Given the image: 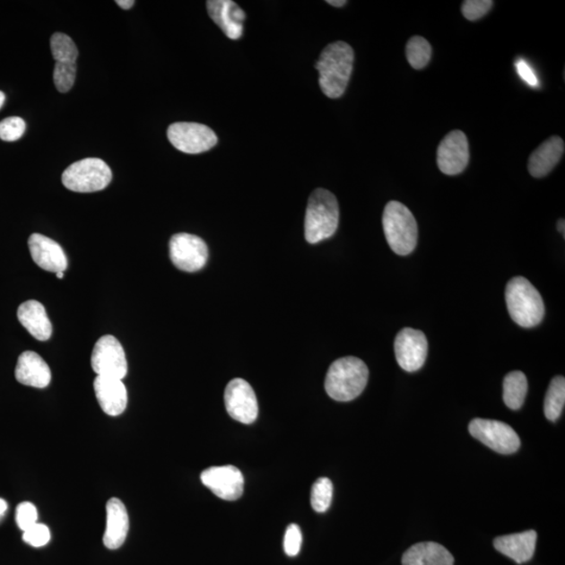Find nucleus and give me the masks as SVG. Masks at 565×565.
<instances>
[{"mask_svg": "<svg viewBox=\"0 0 565 565\" xmlns=\"http://www.w3.org/2000/svg\"><path fill=\"white\" fill-rule=\"evenodd\" d=\"M394 349L400 368L413 373L424 366L429 342L422 331L404 328L396 336Z\"/></svg>", "mask_w": 565, "mask_h": 565, "instance_id": "9b49d317", "label": "nucleus"}, {"mask_svg": "<svg viewBox=\"0 0 565 565\" xmlns=\"http://www.w3.org/2000/svg\"><path fill=\"white\" fill-rule=\"evenodd\" d=\"M91 368L97 376L123 380L128 372V363L121 343L115 336L100 337L91 354Z\"/></svg>", "mask_w": 565, "mask_h": 565, "instance_id": "9d476101", "label": "nucleus"}, {"mask_svg": "<svg viewBox=\"0 0 565 565\" xmlns=\"http://www.w3.org/2000/svg\"><path fill=\"white\" fill-rule=\"evenodd\" d=\"M565 404V379L557 376L552 379L544 398V414L546 419L555 422L561 418Z\"/></svg>", "mask_w": 565, "mask_h": 565, "instance_id": "393cba45", "label": "nucleus"}, {"mask_svg": "<svg viewBox=\"0 0 565 565\" xmlns=\"http://www.w3.org/2000/svg\"><path fill=\"white\" fill-rule=\"evenodd\" d=\"M224 404L230 416L243 424L254 423L259 413L254 388L241 378L231 380L226 387Z\"/></svg>", "mask_w": 565, "mask_h": 565, "instance_id": "f8f14e48", "label": "nucleus"}, {"mask_svg": "<svg viewBox=\"0 0 565 565\" xmlns=\"http://www.w3.org/2000/svg\"><path fill=\"white\" fill-rule=\"evenodd\" d=\"M15 377L23 386L44 388L52 380V372L40 355L33 351H27L18 358Z\"/></svg>", "mask_w": 565, "mask_h": 565, "instance_id": "6ab92c4d", "label": "nucleus"}, {"mask_svg": "<svg viewBox=\"0 0 565 565\" xmlns=\"http://www.w3.org/2000/svg\"><path fill=\"white\" fill-rule=\"evenodd\" d=\"M19 322L37 341L46 342L52 336L53 326L46 308L39 301L30 300L18 308Z\"/></svg>", "mask_w": 565, "mask_h": 565, "instance_id": "4be33fe9", "label": "nucleus"}, {"mask_svg": "<svg viewBox=\"0 0 565 565\" xmlns=\"http://www.w3.org/2000/svg\"><path fill=\"white\" fill-rule=\"evenodd\" d=\"M75 75H77V65L75 63H56L54 68V83L62 93L72 90Z\"/></svg>", "mask_w": 565, "mask_h": 565, "instance_id": "c85d7f7f", "label": "nucleus"}, {"mask_svg": "<svg viewBox=\"0 0 565 565\" xmlns=\"http://www.w3.org/2000/svg\"><path fill=\"white\" fill-rule=\"evenodd\" d=\"M469 159V143L463 131H451L439 143L437 161L439 171L443 174H461L467 168Z\"/></svg>", "mask_w": 565, "mask_h": 565, "instance_id": "ddd939ff", "label": "nucleus"}, {"mask_svg": "<svg viewBox=\"0 0 565 565\" xmlns=\"http://www.w3.org/2000/svg\"><path fill=\"white\" fill-rule=\"evenodd\" d=\"M369 369L360 358L348 356L333 362L326 373L325 388L332 399L354 400L367 387Z\"/></svg>", "mask_w": 565, "mask_h": 565, "instance_id": "f03ea898", "label": "nucleus"}, {"mask_svg": "<svg viewBox=\"0 0 565 565\" xmlns=\"http://www.w3.org/2000/svg\"><path fill=\"white\" fill-rule=\"evenodd\" d=\"M564 142L561 136H552L531 154L527 169L533 178H542L548 175L564 154Z\"/></svg>", "mask_w": 565, "mask_h": 565, "instance_id": "412c9836", "label": "nucleus"}, {"mask_svg": "<svg viewBox=\"0 0 565 565\" xmlns=\"http://www.w3.org/2000/svg\"><path fill=\"white\" fill-rule=\"evenodd\" d=\"M527 393V380L523 372L514 370L505 377L504 401L510 410L517 411L523 406Z\"/></svg>", "mask_w": 565, "mask_h": 565, "instance_id": "b1692460", "label": "nucleus"}, {"mask_svg": "<svg viewBox=\"0 0 565 565\" xmlns=\"http://www.w3.org/2000/svg\"><path fill=\"white\" fill-rule=\"evenodd\" d=\"M116 4L124 10H129L135 5L134 0H117Z\"/></svg>", "mask_w": 565, "mask_h": 565, "instance_id": "c9c22d12", "label": "nucleus"}, {"mask_svg": "<svg viewBox=\"0 0 565 565\" xmlns=\"http://www.w3.org/2000/svg\"><path fill=\"white\" fill-rule=\"evenodd\" d=\"M455 558L437 543L413 544L402 557V565H454Z\"/></svg>", "mask_w": 565, "mask_h": 565, "instance_id": "5701e85b", "label": "nucleus"}, {"mask_svg": "<svg viewBox=\"0 0 565 565\" xmlns=\"http://www.w3.org/2000/svg\"><path fill=\"white\" fill-rule=\"evenodd\" d=\"M537 533L530 530L494 539V548L518 564L530 561L535 552Z\"/></svg>", "mask_w": 565, "mask_h": 565, "instance_id": "aec40b11", "label": "nucleus"}, {"mask_svg": "<svg viewBox=\"0 0 565 565\" xmlns=\"http://www.w3.org/2000/svg\"><path fill=\"white\" fill-rule=\"evenodd\" d=\"M492 6L491 0H466L462 4V13L468 21L474 22L487 15Z\"/></svg>", "mask_w": 565, "mask_h": 565, "instance_id": "7c9ffc66", "label": "nucleus"}, {"mask_svg": "<svg viewBox=\"0 0 565 565\" xmlns=\"http://www.w3.org/2000/svg\"><path fill=\"white\" fill-rule=\"evenodd\" d=\"M333 498V483L326 477H320L312 487L311 505L314 511L324 513L331 506Z\"/></svg>", "mask_w": 565, "mask_h": 565, "instance_id": "cd10ccee", "label": "nucleus"}, {"mask_svg": "<svg viewBox=\"0 0 565 565\" xmlns=\"http://www.w3.org/2000/svg\"><path fill=\"white\" fill-rule=\"evenodd\" d=\"M383 230L389 248L395 254L413 253L418 242V225L413 213L399 201H389L383 211Z\"/></svg>", "mask_w": 565, "mask_h": 565, "instance_id": "39448f33", "label": "nucleus"}, {"mask_svg": "<svg viewBox=\"0 0 565 565\" xmlns=\"http://www.w3.org/2000/svg\"><path fill=\"white\" fill-rule=\"evenodd\" d=\"M354 50L348 43L336 41L326 46L316 67L319 86L326 97L338 99L347 90L353 71Z\"/></svg>", "mask_w": 565, "mask_h": 565, "instance_id": "f257e3e1", "label": "nucleus"}, {"mask_svg": "<svg viewBox=\"0 0 565 565\" xmlns=\"http://www.w3.org/2000/svg\"><path fill=\"white\" fill-rule=\"evenodd\" d=\"M27 128L22 117H11L0 122V140L15 142L21 138Z\"/></svg>", "mask_w": 565, "mask_h": 565, "instance_id": "c756f323", "label": "nucleus"}, {"mask_svg": "<svg viewBox=\"0 0 565 565\" xmlns=\"http://www.w3.org/2000/svg\"><path fill=\"white\" fill-rule=\"evenodd\" d=\"M56 278L58 279L65 278V273H56Z\"/></svg>", "mask_w": 565, "mask_h": 565, "instance_id": "a19ab883", "label": "nucleus"}, {"mask_svg": "<svg viewBox=\"0 0 565 565\" xmlns=\"http://www.w3.org/2000/svg\"><path fill=\"white\" fill-rule=\"evenodd\" d=\"M4 100H5L4 93L3 91H0V109H2V107L4 104Z\"/></svg>", "mask_w": 565, "mask_h": 565, "instance_id": "ea45409f", "label": "nucleus"}, {"mask_svg": "<svg viewBox=\"0 0 565 565\" xmlns=\"http://www.w3.org/2000/svg\"><path fill=\"white\" fill-rule=\"evenodd\" d=\"M93 387L99 404L105 413L117 417L125 412L128 404V394L121 379L97 376Z\"/></svg>", "mask_w": 565, "mask_h": 565, "instance_id": "f3484780", "label": "nucleus"}, {"mask_svg": "<svg viewBox=\"0 0 565 565\" xmlns=\"http://www.w3.org/2000/svg\"><path fill=\"white\" fill-rule=\"evenodd\" d=\"M508 314L523 328H533L543 322L544 304L539 291L523 276H515L506 287Z\"/></svg>", "mask_w": 565, "mask_h": 565, "instance_id": "20e7f679", "label": "nucleus"}, {"mask_svg": "<svg viewBox=\"0 0 565 565\" xmlns=\"http://www.w3.org/2000/svg\"><path fill=\"white\" fill-rule=\"evenodd\" d=\"M517 73L520 78L523 79L526 83L530 86L535 87L538 85V80L535 74L533 73L532 68L524 60H519L517 63Z\"/></svg>", "mask_w": 565, "mask_h": 565, "instance_id": "f704fd0d", "label": "nucleus"}, {"mask_svg": "<svg viewBox=\"0 0 565 565\" xmlns=\"http://www.w3.org/2000/svg\"><path fill=\"white\" fill-rule=\"evenodd\" d=\"M129 531V517L121 500L113 498L106 505V530L103 543L107 549L117 550L124 544Z\"/></svg>", "mask_w": 565, "mask_h": 565, "instance_id": "a211bd4d", "label": "nucleus"}, {"mask_svg": "<svg viewBox=\"0 0 565 565\" xmlns=\"http://www.w3.org/2000/svg\"><path fill=\"white\" fill-rule=\"evenodd\" d=\"M112 179V172L107 163L96 157L74 162L62 174V184L69 191L93 193L104 190Z\"/></svg>", "mask_w": 565, "mask_h": 565, "instance_id": "423d86ee", "label": "nucleus"}, {"mask_svg": "<svg viewBox=\"0 0 565 565\" xmlns=\"http://www.w3.org/2000/svg\"><path fill=\"white\" fill-rule=\"evenodd\" d=\"M564 226H565L564 220L563 219L559 220L558 224H557V229H558V231L561 232V234H562L563 236H564V230H565Z\"/></svg>", "mask_w": 565, "mask_h": 565, "instance_id": "58836bf2", "label": "nucleus"}, {"mask_svg": "<svg viewBox=\"0 0 565 565\" xmlns=\"http://www.w3.org/2000/svg\"><path fill=\"white\" fill-rule=\"evenodd\" d=\"M8 510V504L3 499H0V518H2L4 513Z\"/></svg>", "mask_w": 565, "mask_h": 565, "instance_id": "4c0bfd02", "label": "nucleus"}, {"mask_svg": "<svg viewBox=\"0 0 565 565\" xmlns=\"http://www.w3.org/2000/svg\"><path fill=\"white\" fill-rule=\"evenodd\" d=\"M471 436L502 455H511L520 448V439L511 426L500 421L474 419L469 427Z\"/></svg>", "mask_w": 565, "mask_h": 565, "instance_id": "0eeeda50", "label": "nucleus"}, {"mask_svg": "<svg viewBox=\"0 0 565 565\" xmlns=\"http://www.w3.org/2000/svg\"><path fill=\"white\" fill-rule=\"evenodd\" d=\"M38 512L36 507L31 502L24 501L18 505L16 508V523L19 529L23 532L37 524Z\"/></svg>", "mask_w": 565, "mask_h": 565, "instance_id": "2f4dec72", "label": "nucleus"}, {"mask_svg": "<svg viewBox=\"0 0 565 565\" xmlns=\"http://www.w3.org/2000/svg\"><path fill=\"white\" fill-rule=\"evenodd\" d=\"M431 46L425 38L413 36L406 44V58L414 69H422L429 65L431 58Z\"/></svg>", "mask_w": 565, "mask_h": 565, "instance_id": "a878e982", "label": "nucleus"}, {"mask_svg": "<svg viewBox=\"0 0 565 565\" xmlns=\"http://www.w3.org/2000/svg\"><path fill=\"white\" fill-rule=\"evenodd\" d=\"M31 257L38 266L49 273H65L68 262L65 251L52 239L40 234H33L29 239Z\"/></svg>", "mask_w": 565, "mask_h": 565, "instance_id": "2eb2a0df", "label": "nucleus"}, {"mask_svg": "<svg viewBox=\"0 0 565 565\" xmlns=\"http://www.w3.org/2000/svg\"><path fill=\"white\" fill-rule=\"evenodd\" d=\"M50 49L56 63H75L79 52L71 37L56 33L50 38Z\"/></svg>", "mask_w": 565, "mask_h": 565, "instance_id": "bb28decb", "label": "nucleus"}, {"mask_svg": "<svg viewBox=\"0 0 565 565\" xmlns=\"http://www.w3.org/2000/svg\"><path fill=\"white\" fill-rule=\"evenodd\" d=\"M167 135L170 143L187 154L206 152L218 143L215 132L199 123H174L168 128Z\"/></svg>", "mask_w": 565, "mask_h": 565, "instance_id": "6e6552de", "label": "nucleus"}, {"mask_svg": "<svg viewBox=\"0 0 565 565\" xmlns=\"http://www.w3.org/2000/svg\"><path fill=\"white\" fill-rule=\"evenodd\" d=\"M50 539V532L46 525L36 524L30 527L29 530L23 532V540L35 548H40V546L48 543Z\"/></svg>", "mask_w": 565, "mask_h": 565, "instance_id": "473e14b6", "label": "nucleus"}, {"mask_svg": "<svg viewBox=\"0 0 565 565\" xmlns=\"http://www.w3.org/2000/svg\"><path fill=\"white\" fill-rule=\"evenodd\" d=\"M206 9L210 17L226 37L231 40H238L243 35V24L245 22L244 11L231 0H209Z\"/></svg>", "mask_w": 565, "mask_h": 565, "instance_id": "dca6fc26", "label": "nucleus"}, {"mask_svg": "<svg viewBox=\"0 0 565 565\" xmlns=\"http://www.w3.org/2000/svg\"><path fill=\"white\" fill-rule=\"evenodd\" d=\"M303 543V535L298 525H291L287 527L284 537V550L288 556H297Z\"/></svg>", "mask_w": 565, "mask_h": 565, "instance_id": "72a5a7b5", "label": "nucleus"}, {"mask_svg": "<svg viewBox=\"0 0 565 565\" xmlns=\"http://www.w3.org/2000/svg\"><path fill=\"white\" fill-rule=\"evenodd\" d=\"M339 223L337 199L330 191L317 188L310 195L305 217V238L316 244L335 234Z\"/></svg>", "mask_w": 565, "mask_h": 565, "instance_id": "7ed1b4c3", "label": "nucleus"}, {"mask_svg": "<svg viewBox=\"0 0 565 565\" xmlns=\"http://www.w3.org/2000/svg\"><path fill=\"white\" fill-rule=\"evenodd\" d=\"M169 248L170 259L182 272H199L209 259V248L203 239L187 232L174 235Z\"/></svg>", "mask_w": 565, "mask_h": 565, "instance_id": "1a4fd4ad", "label": "nucleus"}, {"mask_svg": "<svg viewBox=\"0 0 565 565\" xmlns=\"http://www.w3.org/2000/svg\"><path fill=\"white\" fill-rule=\"evenodd\" d=\"M326 4L336 6V8H341V6L347 4V2H345V0H328Z\"/></svg>", "mask_w": 565, "mask_h": 565, "instance_id": "e433bc0d", "label": "nucleus"}, {"mask_svg": "<svg viewBox=\"0 0 565 565\" xmlns=\"http://www.w3.org/2000/svg\"><path fill=\"white\" fill-rule=\"evenodd\" d=\"M200 480L219 499L232 501L240 499L243 494V474L231 465L207 468L201 474Z\"/></svg>", "mask_w": 565, "mask_h": 565, "instance_id": "4468645a", "label": "nucleus"}]
</instances>
